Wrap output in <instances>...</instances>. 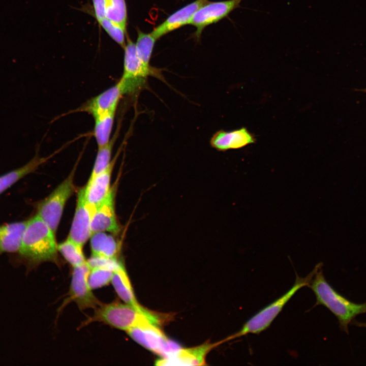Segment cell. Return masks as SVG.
I'll list each match as a JSON object with an SVG mask.
<instances>
[{
  "mask_svg": "<svg viewBox=\"0 0 366 366\" xmlns=\"http://www.w3.org/2000/svg\"><path fill=\"white\" fill-rule=\"evenodd\" d=\"M54 234L37 215L27 220L21 248L13 264H23L28 273L42 262L55 261L57 248Z\"/></svg>",
  "mask_w": 366,
  "mask_h": 366,
  "instance_id": "1",
  "label": "cell"
},
{
  "mask_svg": "<svg viewBox=\"0 0 366 366\" xmlns=\"http://www.w3.org/2000/svg\"><path fill=\"white\" fill-rule=\"evenodd\" d=\"M317 270L309 285L316 298V304L327 308L338 319L341 330L348 333V325L357 315L366 313V302L356 303L337 292L327 282L321 264Z\"/></svg>",
  "mask_w": 366,
  "mask_h": 366,
  "instance_id": "2",
  "label": "cell"
},
{
  "mask_svg": "<svg viewBox=\"0 0 366 366\" xmlns=\"http://www.w3.org/2000/svg\"><path fill=\"white\" fill-rule=\"evenodd\" d=\"M168 318L166 314L156 313L141 305L113 302L99 305L94 316L87 321H101L126 331L145 320L161 325Z\"/></svg>",
  "mask_w": 366,
  "mask_h": 366,
  "instance_id": "3",
  "label": "cell"
},
{
  "mask_svg": "<svg viewBox=\"0 0 366 366\" xmlns=\"http://www.w3.org/2000/svg\"><path fill=\"white\" fill-rule=\"evenodd\" d=\"M317 268L316 265L305 277H300L296 274L293 285L287 292L256 313L245 323L240 330L227 337L224 341L250 333L258 334L268 328L292 297L301 288L309 286Z\"/></svg>",
  "mask_w": 366,
  "mask_h": 366,
  "instance_id": "4",
  "label": "cell"
},
{
  "mask_svg": "<svg viewBox=\"0 0 366 366\" xmlns=\"http://www.w3.org/2000/svg\"><path fill=\"white\" fill-rule=\"evenodd\" d=\"M75 170L38 206L37 215L54 234L65 204L75 190L73 182Z\"/></svg>",
  "mask_w": 366,
  "mask_h": 366,
  "instance_id": "5",
  "label": "cell"
},
{
  "mask_svg": "<svg viewBox=\"0 0 366 366\" xmlns=\"http://www.w3.org/2000/svg\"><path fill=\"white\" fill-rule=\"evenodd\" d=\"M160 326L148 320H145L128 329L126 332L137 343L162 357L169 352L172 340L165 336Z\"/></svg>",
  "mask_w": 366,
  "mask_h": 366,
  "instance_id": "6",
  "label": "cell"
},
{
  "mask_svg": "<svg viewBox=\"0 0 366 366\" xmlns=\"http://www.w3.org/2000/svg\"><path fill=\"white\" fill-rule=\"evenodd\" d=\"M242 1L209 2L201 6L196 12L190 23L196 28L194 37L198 40L205 27L227 17L234 10L241 7Z\"/></svg>",
  "mask_w": 366,
  "mask_h": 366,
  "instance_id": "7",
  "label": "cell"
},
{
  "mask_svg": "<svg viewBox=\"0 0 366 366\" xmlns=\"http://www.w3.org/2000/svg\"><path fill=\"white\" fill-rule=\"evenodd\" d=\"M90 268L87 261L81 265L74 267L68 302H75L79 308L85 309L97 308L100 302L92 292L88 283Z\"/></svg>",
  "mask_w": 366,
  "mask_h": 366,
  "instance_id": "8",
  "label": "cell"
},
{
  "mask_svg": "<svg viewBox=\"0 0 366 366\" xmlns=\"http://www.w3.org/2000/svg\"><path fill=\"white\" fill-rule=\"evenodd\" d=\"M94 207L90 205L84 196V188L78 193L77 205L69 238L83 247L91 236V221Z\"/></svg>",
  "mask_w": 366,
  "mask_h": 366,
  "instance_id": "9",
  "label": "cell"
},
{
  "mask_svg": "<svg viewBox=\"0 0 366 366\" xmlns=\"http://www.w3.org/2000/svg\"><path fill=\"white\" fill-rule=\"evenodd\" d=\"M116 188L111 187L106 198L95 207L91 221L92 234L105 231L117 234L119 231L114 210Z\"/></svg>",
  "mask_w": 366,
  "mask_h": 366,
  "instance_id": "10",
  "label": "cell"
},
{
  "mask_svg": "<svg viewBox=\"0 0 366 366\" xmlns=\"http://www.w3.org/2000/svg\"><path fill=\"white\" fill-rule=\"evenodd\" d=\"M223 343V341L211 343L206 342L198 346L180 348L171 356L161 358L156 361L157 365H206L205 358L215 347Z\"/></svg>",
  "mask_w": 366,
  "mask_h": 366,
  "instance_id": "11",
  "label": "cell"
},
{
  "mask_svg": "<svg viewBox=\"0 0 366 366\" xmlns=\"http://www.w3.org/2000/svg\"><path fill=\"white\" fill-rule=\"evenodd\" d=\"M126 37V44L124 48V71L121 77L147 79L148 76H153L162 78L160 70L144 64L138 56L135 43L128 35Z\"/></svg>",
  "mask_w": 366,
  "mask_h": 366,
  "instance_id": "12",
  "label": "cell"
},
{
  "mask_svg": "<svg viewBox=\"0 0 366 366\" xmlns=\"http://www.w3.org/2000/svg\"><path fill=\"white\" fill-rule=\"evenodd\" d=\"M125 95L120 83L105 90L90 99L77 109V111L86 112L93 117L106 112L116 110L118 103Z\"/></svg>",
  "mask_w": 366,
  "mask_h": 366,
  "instance_id": "13",
  "label": "cell"
},
{
  "mask_svg": "<svg viewBox=\"0 0 366 366\" xmlns=\"http://www.w3.org/2000/svg\"><path fill=\"white\" fill-rule=\"evenodd\" d=\"M208 0H196L170 15L150 33L157 40L167 34L186 24H190L196 12Z\"/></svg>",
  "mask_w": 366,
  "mask_h": 366,
  "instance_id": "14",
  "label": "cell"
},
{
  "mask_svg": "<svg viewBox=\"0 0 366 366\" xmlns=\"http://www.w3.org/2000/svg\"><path fill=\"white\" fill-rule=\"evenodd\" d=\"M255 142L254 135L245 127L231 131L219 130L210 140V145L219 151L241 148Z\"/></svg>",
  "mask_w": 366,
  "mask_h": 366,
  "instance_id": "15",
  "label": "cell"
},
{
  "mask_svg": "<svg viewBox=\"0 0 366 366\" xmlns=\"http://www.w3.org/2000/svg\"><path fill=\"white\" fill-rule=\"evenodd\" d=\"M118 152L111 161L107 167L101 173L88 181L84 187V196L87 202L95 207L107 196L110 190L111 173Z\"/></svg>",
  "mask_w": 366,
  "mask_h": 366,
  "instance_id": "16",
  "label": "cell"
},
{
  "mask_svg": "<svg viewBox=\"0 0 366 366\" xmlns=\"http://www.w3.org/2000/svg\"><path fill=\"white\" fill-rule=\"evenodd\" d=\"M27 221L0 226V256L5 253L17 254L21 246Z\"/></svg>",
  "mask_w": 366,
  "mask_h": 366,
  "instance_id": "17",
  "label": "cell"
},
{
  "mask_svg": "<svg viewBox=\"0 0 366 366\" xmlns=\"http://www.w3.org/2000/svg\"><path fill=\"white\" fill-rule=\"evenodd\" d=\"M92 255L107 258H117L119 247L115 239L104 232L93 233L90 237Z\"/></svg>",
  "mask_w": 366,
  "mask_h": 366,
  "instance_id": "18",
  "label": "cell"
},
{
  "mask_svg": "<svg viewBox=\"0 0 366 366\" xmlns=\"http://www.w3.org/2000/svg\"><path fill=\"white\" fill-rule=\"evenodd\" d=\"M111 282L118 296L125 303L139 305L123 263L114 270Z\"/></svg>",
  "mask_w": 366,
  "mask_h": 366,
  "instance_id": "19",
  "label": "cell"
},
{
  "mask_svg": "<svg viewBox=\"0 0 366 366\" xmlns=\"http://www.w3.org/2000/svg\"><path fill=\"white\" fill-rule=\"evenodd\" d=\"M48 158H41L36 155L25 165L0 176V194L15 182L36 170Z\"/></svg>",
  "mask_w": 366,
  "mask_h": 366,
  "instance_id": "20",
  "label": "cell"
},
{
  "mask_svg": "<svg viewBox=\"0 0 366 366\" xmlns=\"http://www.w3.org/2000/svg\"><path fill=\"white\" fill-rule=\"evenodd\" d=\"M115 112L116 110L110 111L93 117L95 120L93 135L98 147L106 144L110 141Z\"/></svg>",
  "mask_w": 366,
  "mask_h": 366,
  "instance_id": "21",
  "label": "cell"
},
{
  "mask_svg": "<svg viewBox=\"0 0 366 366\" xmlns=\"http://www.w3.org/2000/svg\"><path fill=\"white\" fill-rule=\"evenodd\" d=\"M119 131V126H117L114 134L106 144L99 147L94 167L89 180H90L104 171L111 162V156L114 143L116 142Z\"/></svg>",
  "mask_w": 366,
  "mask_h": 366,
  "instance_id": "22",
  "label": "cell"
},
{
  "mask_svg": "<svg viewBox=\"0 0 366 366\" xmlns=\"http://www.w3.org/2000/svg\"><path fill=\"white\" fill-rule=\"evenodd\" d=\"M82 248L69 237L57 246L58 251L73 267L86 262Z\"/></svg>",
  "mask_w": 366,
  "mask_h": 366,
  "instance_id": "23",
  "label": "cell"
},
{
  "mask_svg": "<svg viewBox=\"0 0 366 366\" xmlns=\"http://www.w3.org/2000/svg\"><path fill=\"white\" fill-rule=\"evenodd\" d=\"M137 38L135 43L136 48L141 60L146 66L149 64L156 39L151 33H145L137 28Z\"/></svg>",
  "mask_w": 366,
  "mask_h": 366,
  "instance_id": "24",
  "label": "cell"
},
{
  "mask_svg": "<svg viewBox=\"0 0 366 366\" xmlns=\"http://www.w3.org/2000/svg\"><path fill=\"white\" fill-rule=\"evenodd\" d=\"M106 17L127 29L128 15L125 0H107Z\"/></svg>",
  "mask_w": 366,
  "mask_h": 366,
  "instance_id": "25",
  "label": "cell"
},
{
  "mask_svg": "<svg viewBox=\"0 0 366 366\" xmlns=\"http://www.w3.org/2000/svg\"><path fill=\"white\" fill-rule=\"evenodd\" d=\"M98 22L110 37L124 49L126 44L127 29L116 24L106 17Z\"/></svg>",
  "mask_w": 366,
  "mask_h": 366,
  "instance_id": "26",
  "label": "cell"
},
{
  "mask_svg": "<svg viewBox=\"0 0 366 366\" xmlns=\"http://www.w3.org/2000/svg\"><path fill=\"white\" fill-rule=\"evenodd\" d=\"M113 271L112 269L103 267L90 269L88 276L90 288L95 289L107 285L111 281Z\"/></svg>",
  "mask_w": 366,
  "mask_h": 366,
  "instance_id": "27",
  "label": "cell"
},
{
  "mask_svg": "<svg viewBox=\"0 0 366 366\" xmlns=\"http://www.w3.org/2000/svg\"><path fill=\"white\" fill-rule=\"evenodd\" d=\"M86 261L90 269L103 267L113 270L118 268L123 263L120 261L118 260L117 258H107L95 255H92Z\"/></svg>",
  "mask_w": 366,
  "mask_h": 366,
  "instance_id": "28",
  "label": "cell"
},
{
  "mask_svg": "<svg viewBox=\"0 0 366 366\" xmlns=\"http://www.w3.org/2000/svg\"><path fill=\"white\" fill-rule=\"evenodd\" d=\"M97 21L106 17L107 0H92Z\"/></svg>",
  "mask_w": 366,
  "mask_h": 366,
  "instance_id": "29",
  "label": "cell"
},
{
  "mask_svg": "<svg viewBox=\"0 0 366 366\" xmlns=\"http://www.w3.org/2000/svg\"><path fill=\"white\" fill-rule=\"evenodd\" d=\"M355 324L356 326H359V327H365V328H366V323H364V322L362 323V322H355Z\"/></svg>",
  "mask_w": 366,
  "mask_h": 366,
  "instance_id": "30",
  "label": "cell"
}]
</instances>
